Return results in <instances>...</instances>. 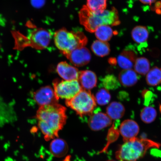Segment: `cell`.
<instances>
[{"mask_svg": "<svg viewBox=\"0 0 161 161\" xmlns=\"http://www.w3.org/2000/svg\"><path fill=\"white\" fill-rule=\"evenodd\" d=\"M106 161H116L115 160H108Z\"/></svg>", "mask_w": 161, "mask_h": 161, "instance_id": "cell-30", "label": "cell"}, {"mask_svg": "<svg viewBox=\"0 0 161 161\" xmlns=\"http://www.w3.org/2000/svg\"><path fill=\"white\" fill-rule=\"evenodd\" d=\"M146 80L148 85L156 86L161 83V68L154 67L147 74Z\"/></svg>", "mask_w": 161, "mask_h": 161, "instance_id": "cell-21", "label": "cell"}, {"mask_svg": "<svg viewBox=\"0 0 161 161\" xmlns=\"http://www.w3.org/2000/svg\"><path fill=\"white\" fill-rule=\"evenodd\" d=\"M112 124V119L107 114L98 112L92 114L88 121V126L94 131L103 129Z\"/></svg>", "mask_w": 161, "mask_h": 161, "instance_id": "cell-10", "label": "cell"}, {"mask_svg": "<svg viewBox=\"0 0 161 161\" xmlns=\"http://www.w3.org/2000/svg\"><path fill=\"white\" fill-rule=\"evenodd\" d=\"M119 80L125 87H131L137 82L138 76L136 71L132 69H124L119 73Z\"/></svg>", "mask_w": 161, "mask_h": 161, "instance_id": "cell-16", "label": "cell"}, {"mask_svg": "<svg viewBox=\"0 0 161 161\" xmlns=\"http://www.w3.org/2000/svg\"><path fill=\"white\" fill-rule=\"evenodd\" d=\"M125 111V108L123 104L116 102H112L106 108L107 114L112 119L118 120L121 118Z\"/></svg>", "mask_w": 161, "mask_h": 161, "instance_id": "cell-17", "label": "cell"}, {"mask_svg": "<svg viewBox=\"0 0 161 161\" xmlns=\"http://www.w3.org/2000/svg\"><path fill=\"white\" fill-rule=\"evenodd\" d=\"M34 99L40 106L58 104L59 99L49 86H43L36 91L34 94Z\"/></svg>", "mask_w": 161, "mask_h": 161, "instance_id": "cell-8", "label": "cell"}, {"mask_svg": "<svg viewBox=\"0 0 161 161\" xmlns=\"http://www.w3.org/2000/svg\"><path fill=\"white\" fill-rule=\"evenodd\" d=\"M107 0H87L86 7L92 12H99L106 9Z\"/></svg>", "mask_w": 161, "mask_h": 161, "instance_id": "cell-24", "label": "cell"}, {"mask_svg": "<svg viewBox=\"0 0 161 161\" xmlns=\"http://www.w3.org/2000/svg\"><path fill=\"white\" fill-rule=\"evenodd\" d=\"M94 33L98 40L105 42L109 41L114 33L110 26L107 25L100 26L96 29Z\"/></svg>", "mask_w": 161, "mask_h": 161, "instance_id": "cell-20", "label": "cell"}, {"mask_svg": "<svg viewBox=\"0 0 161 161\" xmlns=\"http://www.w3.org/2000/svg\"><path fill=\"white\" fill-rule=\"evenodd\" d=\"M54 40L56 47L65 57L73 50L85 47L88 42L82 32L70 31L65 28L55 32Z\"/></svg>", "mask_w": 161, "mask_h": 161, "instance_id": "cell-5", "label": "cell"}, {"mask_svg": "<svg viewBox=\"0 0 161 161\" xmlns=\"http://www.w3.org/2000/svg\"><path fill=\"white\" fill-rule=\"evenodd\" d=\"M140 131V127L135 121L127 119L121 124L119 132L122 136L124 142L136 137Z\"/></svg>", "mask_w": 161, "mask_h": 161, "instance_id": "cell-11", "label": "cell"}, {"mask_svg": "<svg viewBox=\"0 0 161 161\" xmlns=\"http://www.w3.org/2000/svg\"><path fill=\"white\" fill-rule=\"evenodd\" d=\"M57 71L62 78L65 80H78L79 71L78 69L66 62H62L58 64Z\"/></svg>", "mask_w": 161, "mask_h": 161, "instance_id": "cell-13", "label": "cell"}, {"mask_svg": "<svg viewBox=\"0 0 161 161\" xmlns=\"http://www.w3.org/2000/svg\"><path fill=\"white\" fill-rule=\"evenodd\" d=\"M91 57L89 50L84 47L73 50L66 57L74 65L81 67L89 63Z\"/></svg>", "mask_w": 161, "mask_h": 161, "instance_id": "cell-9", "label": "cell"}, {"mask_svg": "<svg viewBox=\"0 0 161 161\" xmlns=\"http://www.w3.org/2000/svg\"><path fill=\"white\" fill-rule=\"evenodd\" d=\"M157 116L156 110L150 106H147L143 108L140 114L141 119L146 124H150L154 122Z\"/></svg>", "mask_w": 161, "mask_h": 161, "instance_id": "cell-23", "label": "cell"}, {"mask_svg": "<svg viewBox=\"0 0 161 161\" xmlns=\"http://www.w3.org/2000/svg\"><path fill=\"white\" fill-rule=\"evenodd\" d=\"M65 103L81 118L92 115L96 106L95 97L90 91L83 89L71 99L66 100Z\"/></svg>", "mask_w": 161, "mask_h": 161, "instance_id": "cell-6", "label": "cell"}, {"mask_svg": "<svg viewBox=\"0 0 161 161\" xmlns=\"http://www.w3.org/2000/svg\"><path fill=\"white\" fill-rule=\"evenodd\" d=\"M141 3L144 4H149L155 3L156 0H139Z\"/></svg>", "mask_w": 161, "mask_h": 161, "instance_id": "cell-28", "label": "cell"}, {"mask_svg": "<svg viewBox=\"0 0 161 161\" xmlns=\"http://www.w3.org/2000/svg\"><path fill=\"white\" fill-rule=\"evenodd\" d=\"M95 98L96 103L100 105L104 106L109 102L111 95L108 90L102 88L97 92Z\"/></svg>", "mask_w": 161, "mask_h": 161, "instance_id": "cell-26", "label": "cell"}, {"mask_svg": "<svg viewBox=\"0 0 161 161\" xmlns=\"http://www.w3.org/2000/svg\"><path fill=\"white\" fill-rule=\"evenodd\" d=\"M66 108L58 104L40 106L36 117L38 126L45 140L49 141L59 136V132L65 126L67 120Z\"/></svg>", "mask_w": 161, "mask_h": 161, "instance_id": "cell-1", "label": "cell"}, {"mask_svg": "<svg viewBox=\"0 0 161 161\" xmlns=\"http://www.w3.org/2000/svg\"><path fill=\"white\" fill-rule=\"evenodd\" d=\"M160 144L152 140L135 138L122 145L115 153L118 161H137L145 155L149 149L159 148Z\"/></svg>", "mask_w": 161, "mask_h": 161, "instance_id": "cell-3", "label": "cell"}, {"mask_svg": "<svg viewBox=\"0 0 161 161\" xmlns=\"http://www.w3.org/2000/svg\"><path fill=\"white\" fill-rule=\"evenodd\" d=\"M132 39L137 43L142 44L148 40L149 33L146 27L138 25L135 27L131 31Z\"/></svg>", "mask_w": 161, "mask_h": 161, "instance_id": "cell-19", "label": "cell"}, {"mask_svg": "<svg viewBox=\"0 0 161 161\" xmlns=\"http://www.w3.org/2000/svg\"><path fill=\"white\" fill-rule=\"evenodd\" d=\"M13 35L15 49L19 50L29 47L37 50L45 49L49 45L52 38L51 33L43 28H36L27 36L16 31L13 32Z\"/></svg>", "mask_w": 161, "mask_h": 161, "instance_id": "cell-4", "label": "cell"}, {"mask_svg": "<svg viewBox=\"0 0 161 161\" xmlns=\"http://www.w3.org/2000/svg\"><path fill=\"white\" fill-rule=\"evenodd\" d=\"M79 17L80 24L86 31L91 33H94L102 25L115 26L119 24L118 11L114 8L102 11L92 12L84 6L80 10Z\"/></svg>", "mask_w": 161, "mask_h": 161, "instance_id": "cell-2", "label": "cell"}, {"mask_svg": "<svg viewBox=\"0 0 161 161\" xmlns=\"http://www.w3.org/2000/svg\"><path fill=\"white\" fill-rule=\"evenodd\" d=\"M78 80L82 89L90 91L97 84V77L94 72L90 70L79 71Z\"/></svg>", "mask_w": 161, "mask_h": 161, "instance_id": "cell-12", "label": "cell"}, {"mask_svg": "<svg viewBox=\"0 0 161 161\" xmlns=\"http://www.w3.org/2000/svg\"><path fill=\"white\" fill-rule=\"evenodd\" d=\"M53 84L56 96L59 99H71L82 89L78 80H64L56 79L53 80Z\"/></svg>", "mask_w": 161, "mask_h": 161, "instance_id": "cell-7", "label": "cell"}, {"mask_svg": "<svg viewBox=\"0 0 161 161\" xmlns=\"http://www.w3.org/2000/svg\"><path fill=\"white\" fill-rule=\"evenodd\" d=\"M137 59L136 54L132 50H123L117 58L119 66L124 69H131Z\"/></svg>", "mask_w": 161, "mask_h": 161, "instance_id": "cell-15", "label": "cell"}, {"mask_svg": "<svg viewBox=\"0 0 161 161\" xmlns=\"http://www.w3.org/2000/svg\"><path fill=\"white\" fill-rule=\"evenodd\" d=\"M134 66L136 73L142 75H147L150 70V62L145 57L137 58Z\"/></svg>", "mask_w": 161, "mask_h": 161, "instance_id": "cell-22", "label": "cell"}, {"mask_svg": "<svg viewBox=\"0 0 161 161\" xmlns=\"http://www.w3.org/2000/svg\"><path fill=\"white\" fill-rule=\"evenodd\" d=\"M32 3L36 6L39 7L41 6L45 3V0H31Z\"/></svg>", "mask_w": 161, "mask_h": 161, "instance_id": "cell-27", "label": "cell"}, {"mask_svg": "<svg viewBox=\"0 0 161 161\" xmlns=\"http://www.w3.org/2000/svg\"><path fill=\"white\" fill-rule=\"evenodd\" d=\"M92 51L99 57H103L109 55L110 52L109 44L108 42L96 40L91 46Z\"/></svg>", "mask_w": 161, "mask_h": 161, "instance_id": "cell-18", "label": "cell"}, {"mask_svg": "<svg viewBox=\"0 0 161 161\" xmlns=\"http://www.w3.org/2000/svg\"><path fill=\"white\" fill-rule=\"evenodd\" d=\"M50 152L52 155L57 158H62L67 155L69 146L65 140L61 138L54 139L50 142Z\"/></svg>", "mask_w": 161, "mask_h": 161, "instance_id": "cell-14", "label": "cell"}, {"mask_svg": "<svg viewBox=\"0 0 161 161\" xmlns=\"http://www.w3.org/2000/svg\"><path fill=\"white\" fill-rule=\"evenodd\" d=\"M71 156L70 155H69L66 156L65 158L62 161H71Z\"/></svg>", "mask_w": 161, "mask_h": 161, "instance_id": "cell-29", "label": "cell"}, {"mask_svg": "<svg viewBox=\"0 0 161 161\" xmlns=\"http://www.w3.org/2000/svg\"><path fill=\"white\" fill-rule=\"evenodd\" d=\"M102 85L107 90L117 89L120 86L119 80L113 75H108L102 80Z\"/></svg>", "mask_w": 161, "mask_h": 161, "instance_id": "cell-25", "label": "cell"}]
</instances>
